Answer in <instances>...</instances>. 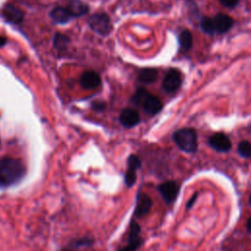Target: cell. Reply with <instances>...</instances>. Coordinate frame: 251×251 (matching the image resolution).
Masks as SVG:
<instances>
[{"label":"cell","mask_w":251,"mask_h":251,"mask_svg":"<svg viewBox=\"0 0 251 251\" xmlns=\"http://www.w3.org/2000/svg\"><path fill=\"white\" fill-rule=\"evenodd\" d=\"M25 175L24 164L14 158H4L0 161V185L10 186L19 182Z\"/></svg>","instance_id":"obj_1"},{"label":"cell","mask_w":251,"mask_h":251,"mask_svg":"<svg viewBox=\"0 0 251 251\" xmlns=\"http://www.w3.org/2000/svg\"><path fill=\"white\" fill-rule=\"evenodd\" d=\"M173 140L180 150L186 153H194L197 150V134L193 128L184 127L176 130L173 133Z\"/></svg>","instance_id":"obj_2"},{"label":"cell","mask_w":251,"mask_h":251,"mask_svg":"<svg viewBox=\"0 0 251 251\" xmlns=\"http://www.w3.org/2000/svg\"><path fill=\"white\" fill-rule=\"evenodd\" d=\"M87 24L89 27L99 35L106 36L112 30V24L109 16L105 13H96L92 15Z\"/></svg>","instance_id":"obj_3"},{"label":"cell","mask_w":251,"mask_h":251,"mask_svg":"<svg viewBox=\"0 0 251 251\" xmlns=\"http://www.w3.org/2000/svg\"><path fill=\"white\" fill-rule=\"evenodd\" d=\"M140 231H141V228L139 224L132 219L129 224L127 244L118 251H137L143 243V240L140 237Z\"/></svg>","instance_id":"obj_4"},{"label":"cell","mask_w":251,"mask_h":251,"mask_svg":"<svg viewBox=\"0 0 251 251\" xmlns=\"http://www.w3.org/2000/svg\"><path fill=\"white\" fill-rule=\"evenodd\" d=\"M126 164H127V168L125 173L124 181H125V185L127 188H130L136 182V177H137L136 172L141 168V162L136 155L131 154L128 156Z\"/></svg>","instance_id":"obj_5"},{"label":"cell","mask_w":251,"mask_h":251,"mask_svg":"<svg viewBox=\"0 0 251 251\" xmlns=\"http://www.w3.org/2000/svg\"><path fill=\"white\" fill-rule=\"evenodd\" d=\"M159 193L166 204L170 205L176 201L179 193V184L176 180H168L157 186Z\"/></svg>","instance_id":"obj_6"},{"label":"cell","mask_w":251,"mask_h":251,"mask_svg":"<svg viewBox=\"0 0 251 251\" xmlns=\"http://www.w3.org/2000/svg\"><path fill=\"white\" fill-rule=\"evenodd\" d=\"M153 205V201L151 197L142 191H139L136 195V200H135V208L133 211V216L134 218H142L146 216Z\"/></svg>","instance_id":"obj_7"},{"label":"cell","mask_w":251,"mask_h":251,"mask_svg":"<svg viewBox=\"0 0 251 251\" xmlns=\"http://www.w3.org/2000/svg\"><path fill=\"white\" fill-rule=\"evenodd\" d=\"M181 84V75L180 73L176 69H171L166 74V76L163 80L162 87L168 93H173Z\"/></svg>","instance_id":"obj_8"},{"label":"cell","mask_w":251,"mask_h":251,"mask_svg":"<svg viewBox=\"0 0 251 251\" xmlns=\"http://www.w3.org/2000/svg\"><path fill=\"white\" fill-rule=\"evenodd\" d=\"M209 145L218 152H228L231 148V142L227 135L218 132L209 138Z\"/></svg>","instance_id":"obj_9"},{"label":"cell","mask_w":251,"mask_h":251,"mask_svg":"<svg viewBox=\"0 0 251 251\" xmlns=\"http://www.w3.org/2000/svg\"><path fill=\"white\" fill-rule=\"evenodd\" d=\"M140 107L143 108L147 115L155 116L162 110L163 103L157 96L148 93V95L143 99Z\"/></svg>","instance_id":"obj_10"},{"label":"cell","mask_w":251,"mask_h":251,"mask_svg":"<svg viewBox=\"0 0 251 251\" xmlns=\"http://www.w3.org/2000/svg\"><path fill=\"white\" fill-rule=\"evenodd\" d=\"M119 121L123 125V126L126 128H130L139 124L140 116L135 110L131 108H126L121 112Z\"/></svg>","instance_id":"obj_11"},{"label":"cell","mask_w":251,"mask_h":251,"mask_svg":"<svg viewBox=\"0 0 251 251\" xmlns=\"http://www.w3.org/2000/svg\"><path fill=\"white\" fill-rule=\"evenodd\" d=\"M79 83L84 89H95L100 86L101 78L97 73L93 71H87L81 75Z\"/></svg>","instance_id":"obj_12"},{"label":"cell","mask_w":251,"mask_h":251,"mask_svg":"<svg viewBox=\"0 0 251 251\" xmlns=\"http://www.w3.org/2000/svg\"><path fill=\"white\" fill-rule=\"evenodd\" d=\"M213 20L215 31H218L220 33H225L230 29V27L233 25V20L225 14H218L215 16Z\"/></svg>","instance_id":"obj_13"},{"label":"cell","mask_w":251,"mask_h":251,"mask_svg":"<svg viewBox=\"0 0 251 251\" xmlns=\"http://www.w3.org/2000/svg\"><path fill=\"white\" fill-rule=\"evenodd\" d=\"M66 8L69 11V13L71 14L72 18L81 17V16L87 14L89 11L88 5L81 2L80 0H72Z\"/></svg>","instance_id":"obj_14"},{"label":"cell","mask_w":251,"mask_h":251,"mask_svg":"<svg viewBox=\"0 0 251 251\" xmlns=\"http://www.w3.org/2000/svg\"><path fill=\"white\" fill-rule=\"evenodd\" d=\"M3 15L9 22L14 24L21 23L24 18L23 12L13 5H6L3 9Z\"/></svg>","instance_id":"obj_15"},{"label":"cell","mask_w":251,"mask_h":251,"mask_svg":"<svg viewBox=\"0 0 251 251\" xmlns=\"http://www.w3.org/2000/svg\"><path fill=\"white\" fill-rule=\"evenodd\" d=\"M50 17L56 24H66L71 19H73L66 7H56V8H54L50 12Z\"/></svg>","instance_id":"obj_16"},{"label":"cell","mask_w":251,"mask_h":251,"mask_svg":"<svg viewBox=\"0 0 251 251\" xmlns=\"http://www.w3.org/2000/svg\"><path fill=\"white\" fill-rule=\"evenodd\" d=\"M158 75V71L155 68H144L138 73V80L142 83H151L156 80Z\"/></svg>","instance_id":"obj_17"},{"label":"cell","mask_w":251,"mask_h":251,"mask_svg":"<svg viewBox=\"0 0 251 251\" xmlns=\"http://www.w3.org/2000/svg\"><path fill=\"white\" fill-rule=\"evenodd\" d=\"M178 43H179V47L181 48V50L183 51H188L193 44V37L192 34L189 30L187 29H183L179 35H178Z\"/></svg>","instance_id":"obj_18"},{"label":"cell","mask_w":251,"mask_h":251,"mask_svg":"<svg viewBox=\"0 0 251 251\" xmlns=\"http://www.w3.org/2000/svg\"><path fill=\"white\" fill-rule=\"evenodd\" d=\"M69 42H70V38L65 34L56 33L54 36V46L58 50H61V51L66 50Z\"/></svg>","instance_id":"obj_19"},{"label":"cell","mask_w":251,"mask_h":251,"mask_svg":"<svg viewBox=\"0 0 251 251\" xmlns=\"http://www.w3.org/2000/svg\"><path fill=\"white\" fill-rule=\"evenodd\" d=\"M200 27L201 29L209 34V35H213L214 32H215V26H214V23H213V20L211 18H208V17H204L201 22H200Z\"/></svg>","instance_id":"obj_20"},{"label":"cell","mask_w":251,"mask_h":251,"mask_svg":"<svg viewBox=\"0 0 251 251\" xmlns=\"http://www.w3.org/2000/svg\"><path fill=\"white\" fill-rule=\"evenodd\" d=\"M237 152L241 157H243L245 159H248L251 156V144H250V142L248 140L241 141L237 146Z\"/></svg>","instance_id":"obj_21"},{"label":"cell","mask_w":251,"mask_h":251,"mask_svg":"<svg viewBox=\"0 0 251 251\" xmlns=\"http://www.w3.org/2000/svg\"><path fill=\"white\" fill-rule=\"evenodd\" d=\"M148 93H149V92H148L146 89H144V88H138V89L136 90V92L133 94V96H132V98H131V102H132L135 106L140 107V105H141L143 99L148 95Z\"/></svg>","instance_id":"obj_22"},{"label":"cell","mask_w":251,"mask_h":251,"mask_svg":"<svg viewBox=\"0 0 251 251\" xmlns=\"http://www.w3.org/2000/svg\"><path fill=\"white\" fill-rule=\"evenodd\" d=\"M94 242V239L92 237H88V236H84L82 238L76 239L74 241L73 245L75 247H81V246H89L92 245Z\"/></svg>","instance_id":"obj_23"},{"label":"cell","mask_w":251,"mask_h":251,"mask_svg":"<svg viewBox=\"0 0 251 251\" xmlns=\"http://www.w3.org/2000/svg\"><path fill=\"white\" fill-rule=\"evenodd\" d=\"M219 1L223 6L227 8H233L238 3V0H219Z\"/></svg>","instance_id":"obj_24"},{"label":"cell","mask_w":251,"mask_h":251,"mask_svg":"<svg viewBox=\"0 0 251 251\" xmlns=\"http://www.w3.org/2000/svg\"><path fill=\"white\" fill-rule=\"evenodd\" d=\"M91 107H92L93 110L100 112V111H102L105 108V103L102 102V101H96V102H93L91 104Z\"/></svg>","instance_id":"obj_25"},{"label":"cell","mask_w":251,"mask_h":251,"mask_svg":"<svg viewBox=\"0 0 251 251\" xmlns=\"http://www.w3.org/2000/svg\"><path fill=\"white\" fill-rule=\"evenodd\" d=\"M197 197H198V192H195V193L191 196V198L187 201V203H186V209H190V208L193 206V204L195 203Z\"/></svg>","instance_id":"obj_26"},{"label":"cell","mask_w":251,"mask_h":251,"mask_svg":"<svg viewBox=\"0 0 251 251\" xmlns=\"http://www.w3.org/2000/svg\"><path fill=\"white\" fill-rule=\"evenodd\" d=\"M251 219L250 218H248V220H247V222H246V228H247V231H248V233H250V231H251Z\"/></svg>","instance_id":"obj_27"},{"label":"cell","mask_w":251,"mask_h":251,"mask_svg":"<svg viewBox=\"0 0 251 251\" xmlns=\"http://www.w3.org/2000/svg\"><path fill=\"white\" fill-rule=\"evenodd\" d=\"M6 41H7L6 37H4V36H1V35H0V47L4 46V45L6 44Z\"/></svg>","instance_id":"obj_28"},{"label":"cell","mask_w":251,"mask_h":251,"mask_svg":"<svg viewBox=\"0 0 251 251\" xmlns=\"http://www.w3.org/2000/svg\"><path fill=\"white\" fill-rule=\"evenodd\" d=\"M61 251H73L72 249H67V248H65V249H63V250H61Z\"/></svg>","instance_id":"obj_29"}]
</instances>
